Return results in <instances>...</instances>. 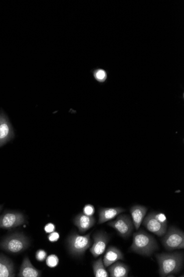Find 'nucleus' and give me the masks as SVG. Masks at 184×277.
<instances>
[{"mask_svg":"<svg viewBox=\"0 0 184 277\" xmlns=\"http://www.w3.org/2000/svg\"><path fill=\"white\" fill-rule=\"evenodd\" d=\"M159 264L160 276H169L180 272L182 268L183 255L182 253H161L156 254Z\"/></svg>","mask_w":184,"mask_h":277,"instance_id":"f257e3e1","label":"nucleus"},{"mask_svg":"<svg viewBox=\"0 0 184 277\" xmlns=\"http://www.w3.org/2000/svg\"><path fill=\"white\" fill-rule=\"evenodd\" d=\"M159 249L157 241L152 236L143 230H140L133 235V242L130 250L141 255L150 256Z\"/></svg>","mask_w":184,"mask_h":277,"instance_id":"f03ea898","label":"nucleus"},{"mask_svg":"<svg viewBox=\"0 0 184 277\" xmlns=\"http://www.w3.org/2000/svg\"><path fill=\"white\" fill-rule=\"evenodd\" d=\"M30 246V240L24 234L16 233L5 239L0 248L8 252L16 254L25 251Z\"/></svg>","mask_w":184,"mask_h":277,"instance_id":"7ed1b4c3","label":"nucleus"},{"mask_svg":"<svg viewBox=\"0 0 184 277\" xmlns=\"http://www.w3.org/2000/svg\"><path fill=\"white\" fill-rule=\"evenodd\" d=\"M91 234L81 236L76 233L71 235L68 239L70 253L74 256L80 257L88 249L92 244Z\"/></svg>","mask_w":184,"mask_h":277,"instance_id":"20e7f679","label":"nucleus"},{"mask_svg":"<svg viewBox=\"0 0 184 277\" xmlns=\"http://www.w3.org/2000/svg\"><path fill=\"white\" fill-rule=\"evenodd\" d=\"M164 236L161 242L166 250L172 251L184 248V234L182 231L170 227Z\"/></svg>","mask_w":184,"mask_h":277,"instance_id":"39448f33","label":"nucleus"},{"mask_svg":"<svg viewBox=\"0 0 184 277\" xmlns=\"http://www.w3.org/2000/svg\"><path fill=\"white\" fill-rule=\"evenodd\" d=\"M108 225L114 229L124 239L131 235L134 226L130 217L124 214L120 215L114 221L109 222Z\"/></svg>","mask_w":184,"mask_h":277,"instance_id":"423d86ee","label":"nucleus"},{"mask_svg":"<svg viewBox=\"0 0 184 277\" xmlns=\"http://www.w3.org/2000/svg\"><path fill=\"white\" fill-rule=\"evenodd\" d=\"M25 222V218L22 213L9 212L0 217V228L14 229L23 225Z\"/></svg>","mask_w":184,"mask_h":277,"instance_id":"0eeeda50","label":"nucleus"},{"mask_svg":"<svg viewBox=\"0 0 184 277\" xmlns=\"http://www.w3.org/2000/svg\"><path fill=\"white\" fill-rule=\"evenodd\" d=\"M15 136L14 129L7 115L0 112V147H2Z\"/></svg>","mask_w":184,"mask_h":277,"instance_id":"6e6552de","label":"nucleus"},{"mask_svg":"<svg viewBox=\"0 0 184 277\" xmlns=\"http://www.w3.org/2000/svg\"><path fill=\"white\" fill-rule=\"evenodd\" d=\"M94 244L90 251L94 257H98L104 252L110 240L109 236L104 231H99L93 235Z\"/></svg>","mask_w":184,"mask_h":277,"instance_id":"1a4fd4ad","label":"nucleus"},{"mask_svg":"<svg viewBox=\"0 0 184 277\" xmlns=\"http://www.w3.org/2000/svg\"><path fill=\"white\" fill-rule=\"evenodd\" d=\"M143 225L150 232L159 237L163 236L166 232L167 225L160 223L154 217V213H150L144 218Z\"/></svg>","mask_w":184,"mask_h":277,"instance_id":"9d476101","label":"nucleus"},{"mask_svg":"<svg viewBox=\"0 0 184 277\" xmlns=\"http://www.w3.org/2000/svg\"><path fill=\"white\" fill-rule=\"evenodd\" d=\"M74 224L79 229L81 234L92 228L96 223V219L94 217L86 216L85 214L80 213L74 219Z\"/></svg>","mask_w":184,"mask_h":277,"instance_id":"9b49d317","label":"nucleus"},{"mask_svg":"<svg viewBox=\"0 0 184 277\" xmlns=\"http://www.w3.org/2000/svg\"><path fill=\"white\" fill-rule=\"evenodd\" d=\"M125 211V209L121 207L100 208L99 211L98 224H102L110 221Z\"/></svg>","mask_w":184,"mask_h":277,"instance_id":"f8f14e48","label":"nucleus"},{"mask_svg":"<svg viewBox=\"0 0 184 277\" xmlns=\"http://www.w3.org/2000/svg\"><path fill=\"white\" fill-rule=\"evenodd\" d=\"M124 258L123 254L118 248L110 246L105 254L103 263L105 267H109L110 265Z\"/></svg>","mask_w":184,"mask_h":277,"instance_id":"ddd939ff","label":"nucleus"},{"mask_svg":"<svg viewBox=\"0 0 184 277\" xmlns=\"http://www.w3.org/2000/svg\"><path fill=\"white\" fill-rule=\"evenodd\" d=\"M41 271L33 266L29 258L26 257L21 265L19 276L39 277L41 276Z\"/></svg>","mask_w":184,"mask_h":277,"instance_id":"4468645a","label":"nucleus"},{"mask_svg":"<svg viewBox=\"0 0 184 277\" xmlns=\"http://www.w3.org/2000/svg\"><path fill=\"white\" fill-rule=\"evenodd\" d=\"M147 208L142 205H135L131 207L130 213L132 218L133 225H134L136 229H139L143 220L146 216L147 212Z\"/></svg>","mask_w":184,"mask_h":277,"instance_id":"2eb2a0df","label":"nucleus"},{"mask_svg":"<svg viewBox=\"0 0 184 277\" xmlns=\"http://www.w3.org/2000/svg\"><path fill=\"white\" fill-rule=\"evenodd\" d=\"M14 277V265L11 260L0 254V277Z\"/></svg>","mask_w":184,"mask_h":277,"instance_id":"dca6fc26","label":"nucleus"},{"mask_svg":"<svg viewBox=\"0 0 184 277\" xmlns=\"http://www.w3.org/2000/svg\"><path fill=\"white\" fill-rule=\"evenodd\" d=\"M108 270L111 277H127L129 268L125 264L117 261L110 265Z\"/></svg>","mask_w":184,"mask_h":277,"instance_id":"f3484780","label":"nucleus"},{"mask_svg":"<svg viewBox=\"0 0 184 277\" xmlns=\"http://www.w3.org/2000/svg\"><path fill=\"white\" fill-rule=\"evenodd\" d=\"M93 269L94 276L96 277H108V273L105 268L102 258H100L97 261L93 262Z\"/></svg>","mask_w":184,"mask_h":277,"instance_id":"a211bd4d","label":"nucleus"},{"mask_svg":"<svg viewBox=\"0 0 184 277\" xmlns=\"http://www.w3.org/2000/svg\"><path fill=\"white\" fill-rule=\"evenodd\" d=\"M59 262V259L55 254H51L49 256L46 260L48 266L50 268H55L58 266Z\"/></svg>","mask_w":184,"mask_h":277,"instance_id":"6ab92c4d","label":"nucleus"},{"mask_svg":"<svg viewBox=\"0 0 184 277\" xmlns=\"http://www.w3.org/2000/svg\"><path fill=\"white\" fill-rule=\"evenodd\" d=\"M94 76L96 80L100 83L104 82L107 78V74L103 70H97L94 72Z\"/></svg>","mask_w":184,"mask_h":277,"instance_id":"aec40b11","label":"nucleus"},{"mask_svg":"<svg viewBox=\"0 0 184 277\" xmlns=\"http://www.w3.org/2000/svg\"><path fill=\"white\" fill-rule=\"evenodd\" d=\"M154 217L160 223L167 225V219L165 214L161 213H154Z\"/></svg>","mask_w":184,"mask_h":277,"instance_id":"412c9836","label":"nucleus"},{"mask_svg":"<svg viewBox=\"0 0 184 277\" xmlns=\"http://www.w3.org/2000/svg\"><path fill=\"white\" fill-rule=\"evenodd\" d=\"M95 212L94 207L91 204H87L83 207V214L86 216L92 217Z\"/></svg>","mask_w":184,"mask_h":277,"instance_id":"4be33fe9","label":"nucleus"},{"mask_svg":"<svg viewBox=\"0 0 184 277\" xmlns=\"http://www.w3.org/2000/svg\"><path fill=\"white\" fill-rule=\"evenodd\" d=\"M47 253L43 250H39L36 254V257L38 261H43L47 258Z\"/></svg>","mask_w":184,"mask_h":277,"instance_id":"5701e85b","label":"nucleus"},{"mask_svg":"<svg viewBox=\"0 0 184 277\" xmlns=\"http://www.w3.org/2000/svg\"><path fill=\"white\" fill-rule=\"evenodd\" d=\"M48 238L50 242H55L59 240L60 234L58 232L54 231L53 233L50 234Z\"/></svg>","mask_w":184,"mask_h":277,"instance_id":"b1692460","label":"nucleus"},{"mask_svg":"<svg viewBox=\"0 0 184 277\" xmlns=\"http://www.w3.org/2000/svg\"><path fill=\"white\" fill-rule=\"evenodd\" d=\"M55 225L53 223H49L44 227V230H45L46 233L47 234L53 233V232L55 231Z\"/></svg>","mask_w":184,"mask_h":277,"instance_id":"393cba45","label":"nucleus"},{"mask_svg":"<svg viewBox=\"0 0 184 277\" xmlns=\"http://www.w3.org/2000/svg\"><path fill=\"white\" fill-rule=\"evenodd\" d=\"M3 207V205H0V212H1V211L2 210Z\"/></svg>","mask_w":184,"mask_h":277,"instance_id":"a878e982","label":"nucleus"}]
</instances>
